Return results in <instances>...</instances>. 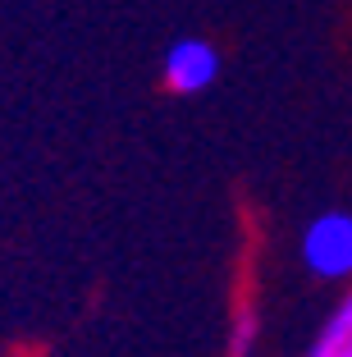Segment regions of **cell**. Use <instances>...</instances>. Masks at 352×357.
<instances>
[{
    "label": "cell",
    "mask_w": 352,
    "mask_h": 357,
    "mask_svg": "<svg viewBox=\"0 0 352 357\" xmlns=\"http://www.w3.org/2000/svg\"><path fill=\"white\" fill-rule=\"evenodd\" d=\"M252 344H257V312L247 307V312L238 316V330H234V357H247Z\"/></svg>",
    "instance_id": "277c9868"
},
{
    "label": "cell",
    "mask_w": 352,
    "mask_h": 357,
    "mask_svg": "<svg viewBox=\"0 0 352 357\" xmlns=\"http://www.w3.org/2000/svg\"><path fill=\"white\" fill-rule=\"evenodd\" d=\"M307 357H352V294L339 303V312L325 321V330L316 335Z\"/></svg>",
    "instance_id": "3957f363"
},
{
    "label": "cell",
    "mask_w": 352,
    "mask_h": 357,
    "mask_svg": "<svg viewBox=\"0 0 352 357\" xmlns=\"http://www.w3.org/2000/svg\"><path fill=\"white\" fill-rule=\"evenodd\" d=\"M302 261L321 280L352 275V215L348 211H330L321 220H311L307 238H302Z\"/></svg>",
    "instance_id": "6da1fadb"
},
{
    "label": "cell",
    "mask_w": 352,
    "mask_h": 357,
    "mask_svg": "<svg viewBox=\"0 0 352 357\" xmlns=\"http://www.w3.org/2000/svg\"><path fill=\"white\" fill-rule=\"evenodd\" d=\"M165 87L169 92H201V87L215 83L220 74V55L211 42H201V37H183V42H174L165 51Z\"/></svg>",
    "instance_id": "7a4b0ae2"
}]
</instances>
